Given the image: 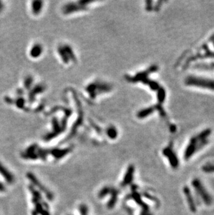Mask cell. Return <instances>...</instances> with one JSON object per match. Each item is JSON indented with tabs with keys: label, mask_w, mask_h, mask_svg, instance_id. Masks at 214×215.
Returning a JSON list of instances; mask_svg holds the SVG:
<instances>
[{
	"label": "cell",
	"mask_w": 214,
	"mask_h": 215,
	"mask_svg": "<svg viewBox=\"0 0 214 215\" xmlns=\"http://www.w3.org/2000/svg\"><path fill=\"white\" fill-rule=\"evenodd\" d=\"M185 84L187 86L200 87L214 91V79L196 76H188L185 79Z\"/></svg>",
	"instance_id": "obj_1"
},
{
	"label": "cell",
	"mask_w": 214,
	"mask_h": 215,
	"mask_svg": "<svg viewBox=\"0 0 214 215\" xmlns=\"http://www.w3.org/2000/svg\"><path fill=\"white\" fill-rule=\"evenodd\" d=\"M27 177L29 180L31 181V183H32L33 185H34V186H36V187H38L39 189V190L42 191V192L45 194L48 200H50V201L53 200L54 199L53 193L49 190L48 189H47L45 186L42 185V184L38 180V178L36 177V175H35L34 174L31 173V172H29V173H27Z\"/></svg>",
	"instance_id": "obj_2"
},
{
	"label": "cell",
	"mask_w": 214,
	"mask_h": 215,
	"mask_svg": "<svg viewBox=\"0 0 214 215\" xmlns=\"http://www.w3.org/2000/svg\"><path fill=\"white\" fill-rule=\"evenodd\" d=\"M192 185L193 186L198 194L202 197V200L207 205H210L211 203V198L207 191L205 190L202 183L198 179H194L192 182Z\"/></svg>",
	"instance_id": "obj_3"
},
{
	"label": "cell",
	"mask_w": 214,
	"mask_h": 215,
	"mask_svg": "<svg viewBox=\"0 0 214 215\" xmlns=\"http://www.w3.org/2000/svg\"><path fill=\"white\" fill-rule=\"evenodd\" d=\"M163 153L167 158H168L169 162H170V164L172 168H175H175L178 167L179 160L177 157L176 155L173 152L172 149L170 148H165L163 150Z\"/></svg>",
	"instance_id": "obj_4"
},
{
	"label": "cell",
	"mask_w": 214,
	"mask_h": 215,
	"mask_svg": "<svg viewBox=\"0 0 214 215\" xmlns=\"http://www.w3.org/2000/svg\"><path fill=\"white\" fill-rule=\"evenodd\" d=\"M134 172H135V167L133 165H129L128 166L125 175L124 176L123 180L120 184L121 187H126V186L131 184L132 180H133Z\"/></svg>",
	"instance_id": "obj_5"
},
{
	"label": "cell",
	"mask_w": 214,
	"mask_h": 215,
	"mask_svg": "<svg viewBox=\"0 0 214 215\" xmlns=\"http://www.w3.org/2000/svg\"><path fill=\"white\" fill-rule=\"evenodd\" d=\"M197 142L195 139L192 138L190 139V143L188 145L187 148H186V150L184 152V157L185 160H188L191 157V156L193 155V153L197 150Z\"/></svg>",
	"instance_id": "obj_6"
},
{
	"label": "cell",
	"mask_w": 214,
	"mask_h": 215,
	"mask_svg": "<svg viewBox=\"0 0 214 215\" xmlns=\"http://www.w3.org/2000/svg\"><path fill=\"white\" fill-rule=\"evenodd\" d=\"M0 174L3 176L5 180L9 184H13L14 183L15 177L13 174L10 172L1 162H0Z\"/></svg>",
	"instance_id": "obj_7"
},
{
	"label": "cell",
	"mask_w": 214,
	"mask_h": 215,
	"mask_svg": "<svg viewBox=\"0 0 214 215\" xmlns=\"http://www.w3.org/2000/svg\"><path fill=\"white\" fill-rule=\"evenodd\" d=\"M183 191H184L185 196H186V199H187V202L189 205L190 210L192 211V212H196V205L195 204V202L193 201V198H192L191 192H190V189L188 187H184L183 189Z\"/></svg>",
	"instance_id": "obj_8"
},
{
	"label": "cell",
	"mask_w": 214,
	"mask_h": 215,
	"mask_svg": "<svg viewBox=\"0 0 214 215\" xmlns=\"http://www.w3.org/2000/svg\"><path fill=\"white\" fill-rule=\"evenodd\" d=\"M131 197L134 199V201H136V203H137V204L140 205V206L142 207V208H143V211H142V212H148V210H149L148 205H147L146 203H144L143 201L141 200V196H140L139 193H138L137 192H136V191H134V192H133V193L131 194Z\"/></svg>",
	"instance_id": "obj_9"
},
{
	"label": "cell",
	"mask_w": 214,
	"mask_h": 215,
	"mask_svg": "<svg viewBox=\"0 0 214 215\" xmlns=\"http://www.w3.org/2000/svg\"><path fill=\"white\" fill-rule=\"evenodd\" d=\"M118 193H119V191L117 190L116 189L112 188L111 192V197L109 201H108V203H107V208L108 209H112L114 208L115 205H116V203L117 202V200H118Z\"/></svg>",
	"instance_id": "obj_10"
},
{
	"label": "cell",
	"mask_w": 214,
	"mask_h": 215,
	"mask_svg": "<svg viewBox=\"0 0 214 215\" xmlns=\"http://www.w3.org/2000/svg\"><path fill=\"white\" fill-rule=\"evenodd\" d=\"M70 151V149H63V150H58V149H54V150H52L50 153H51L52 155H53L54 157L56 159H61L65 155L69 153Z\"/></svg>",
	"instance_id": "obj_11"
},
{
	"label": "cell",
	"mask_w": 214,
	"mask_h": 215,
	"mask_svg": "<svg viewBox=\"0 0 214 215\" xmlns=\"http://www.w3.org/2000/svg\"><path fill=\"white\" fill-rule=\"evenodd\" d=\"M211 129H206L202 131V132H200L199 134L197 135V136H195L194 137L195 139H196V141H197V142H199V141L204 140V139H207L208 137H209V135L211 134Z\"/></svg>",
	"instance_id": "obj_12"
},
{
	"label": "cell",
	"mask_w": 214,
	"mask_h": 215,
	"mask_svg": "<svg viewBox=\"0 0 214 215\" xmlns=\"http://www.w3.org/2000/svg\"><path fill=\"white\" fill-rule=\"evenodd\" d=\"M154 111V107L146 108V109H144L139 112V114H138V117L140 118V119H143V118L147 117V116L150 115L151 114H152Z\"/></svg>",
	"instance_id": "obj_13"
},
{
	"label": "cell",
	"mask_w": 214,
	"mask_h": 215,
	"mask_svg": "<svg viewBox=\"0 0 214 215\" xmlns=\"http://www.w3.org/2000/svg\"><path fill=\"white\" fill-rule=\"evenodd\" d=\"M142 81H143V82L145 84L149 85V86L150 87V88H152V90H153V91H158L159 87H160V86H159L158 83L156 82H154V81L149 80V79L148 78H147V77L145 79H143Z\"/></svg>",
	"instance_id": "obj_14"
},
{
	"label": "cell",
	"mask_w": 214,
	"mask_h": 215,
	"mask_svg": "<svg viewBox=\"0 0 214 215\" xmlns=\"http://www.w3.org/2000/svg\"><path fill=\"white\" fill-rule=\"evenodd\" d=\"M158 94H157V98H158V101L159 104H161L163 103L164 102L165 98V91L164 88L163 87H159V88L158 89Z\"/></svg>",
	"instance_id": "obj_15"
},
{
	"label": "cell",
	"mask_w": 214,
	"mask_h": 215,
	"mask_svg": "<svg viewBox=\"0 0 214 215\" xmlns=\"http://www.w3.org/2000/svg\"><path fill=\"white\" fill-rule=\"evenodd\" d=\"M112 188L110 187H108V186H106V187H104L101 190L99 191L98 193V197L100 198H102L106 196V195L109 194L111 192Z\"/></svg>",
	"instance_id": "obj_16"
},
{
	"label": "cell",
	"mask_w": 214,
	"mask_h": 215,
	"mask_svg": "<svg viewBox=\"0 0 214 215\" xmlns=\"http://www.w3.org/2000/svg\"><path fill=\"white\" fill-rule=\"evenodd\" d=\"M79 212H80L81 215H87L88 212V209L87 205L84 204H81L79 206Z\"/></svg>",
	"instance_id": "obj_17"
},
{
	"label": "cell",
	"mask_w": 214,
	"mask_h": 215,
	"mask_svg": "<svg viewBox=\"0 0 214 215\" xmlns=\"http://www.w3.org/2000/svg\"><path fill=\"white\" fill-rule=\"evenodd\" d=\"M202 170L204 171L207 172V173H209V172H213L214 171V164H207V165L204 166L202 167Z\"/></svg>",
	"instance_id": "obj_18"
},
{
	"label": "cell",
	"mask_w": 214,
	"mask_h": 215,
	"mask_svg": "<svg viewBox=\"0 0 214 215\" xmlns=\"http://www.w3.org/2000/svg\"><path fill=\"white\" fill-rule=\"evenodd\" d=\"M156 109L158 110L159 114H161V116H162V117H165L166 114H165V112L164 111V109H163V107L160 105V104H158V105H157V106H156Z\"/></svg>",
	"instance_id": "obj_19"
},
{
	"label": "cell",
	"mask_w": 214,
	"mask_h": 215,
	"mask_svg": "<svg viewBox=\"0 0 214 215\" xmlns=\"http://www.w3.org/2000/svg\"><path fill=\"white\" fill-rule=\"evenodd\" d=\"M6 191V187L4 184L0 182V192H4Z\"/></svg>",
	"instance_id": "obj_20"
},
{
	"label": "cell",
	"mask_w": 214,
	"mask_h": 215,
	"mask_svg": "<svg viewBox=\"0 0 214 215\" xmlns=\"http://www.w3.org/2000/svg\"><path fill=\"white\" fill-rule=\"evenodd\" d=\"M170 130L172 133H174L176 131V126L175 125H170Z\"/></svg>",
	"instance_id": "obj_21"
},
{
	"label": "cell",
	"mask_w": 214,
	"mask_h": 215,
	"mask_svg": "<svg viewBox=\"0 0 214 215\" xmlns=\"http://www.w3.org/2000/svg\"><path fill=\"white\" fill-rule=\"evenodd\" d=\"M2 8H3L2 3H1V1H0V11H1V9H2Z\"/></svg>",
	"instance_id": "obj_22"
},
{
	"label": "cell",
	"mask_w": 214,
	"mask_h": 215,
	"mask_svg": "<svg viewBox=\"0 0 214 215\" xmlns=\"http://www.w3.org/2000/svg\"><path fill=\"white\" fill-rule=\"evenodd\" d=\"M147 215H152V214H149V213H148V214H147Z\"/></svg>",
	"instance_id": "obj_23"
},
{
	"label": "cell",
	"mask_w": 214,
	"mask_h": 215,
	"mask_svg": "<svg viewBox=\"0 0 214 215\" xmlns=\"http://www.w3.org/2000/svg\"><path fill=\"white\" fill-rule=\"evenodd\" d=\"M213 46H214V40H213Z\"/></svg>",
	"instance_id": "obj_24"
}]
</instances>
